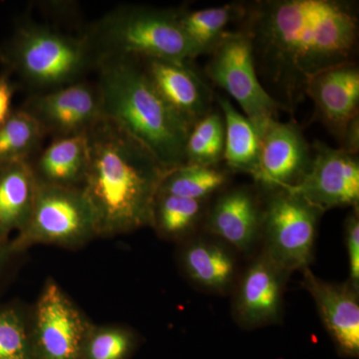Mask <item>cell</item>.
<instances>
[{
  "instance_id": "16",
  "label": "cell",
  "mask_w": 359,
  "mask_h": 359,
  "mask_svg": "<svg viewBox=\"0 0 359 359\" xmlns=\"http://www.w3.org/2000/svg\"><path fill=\"white\" fill-rule=\"evenodd\" d=\"M285 273L266 255L250 264L241 280L235 299L236 314L243 325L257 327L278 320Z\"/></svg>"
},
{
  "instance_id": "5",
  "label": "cell",
  "mask_w": 359,
  "mask_h": 359,
  "mask_svg": "<svg viewBox=\"0 0 359 359\" xmlns=\"http://www.w3.org/2000/svg\"><path fill=\"white\" fill-rule=\"evenodd\" d=\"M82 34L98 60L121 56L191 62L199 56L182 29L177 9L117 7L89 25Z\"/></svg>"
},
{
  "instance_id": "3",
  "label": "cell",
  "mask_w": 359,
  "mask_h": 359,
  "mask_svg": "<svg viewBox=\"0 0 359 359\" xmlns=\"http://www.w3.org/2000/svg\"><path fill=\"white\" fill-rule=\"evenodd\" d=\"M96 70L103 118L140 142L167 171L185 165L192 128L163 100L141 61L108 56L99 59Z\"/></svg>"
},
{
  "instance_id": "9",
  "label": "cell",
  "mask_w": 359,
  "mask_h": 359,
  "mask_svg": "<svg viewBox=\"0 0 359 359\" xmlns=\"http://www.w3.org/2000/svg\"><path fill=\"white\" fill-rule=\"evenodd\" d=\"M90 327L67 294L49 280L35 309L32 339L35 359H82Z\"/></svg>"
},
{
  "instance_id": "17",
  "label": "cell",
  "mask_w": 359,
  "mask_h": 359,
  "mask_svg": "<svg viewBox=\"0 0 359 359\" xmlns=\"http://www.w3.org/2000/svg\"><path fill=\"white\" fill-rule=\"evenodd\" d=\"M263 205L247 187L226 191L212 205L208 216V229L240 250L252 247L262 230Z\"/></svg>"
},
{
  "instance_id": "12",
  "label": "cell",
  "mask_w": 359,
  "mask_h": 359,
  "mask_svg": "<svg viewBox=\"0 0 359 359\" xmlns=\"http://www.w3.org/2000/svg\"><path fill=\"white\" fill-rule=\"evenodd\" d=\"M308 174L292 190L320 211L337 207L358 208V155L316 142Z\"/></svg>"
},
{
  "instance_id": "30",
  "label": "cell",
  "mask_w": 359,
  "mask_h": 359,
  "mask_svg": "<svg viewBox=\"0 0 359 359\" xmlns=\"http://www.w3.org/2000/svg\"><path fill=\"white\" fill-rule=\"evenodd\" d=\"M18 85L7 71L0 73V127L13 112V99Z\"/></svg>"
},
{
  "instance_id": "1",
  "label": "cell",
  "mask_w": 359,
  "mask_h": 359,
  "mask_svg": "<svg viewBox=\"0 0 359 359\" xmlns=\"http://www.w3.org/2000/svg\"><path fill=\"white\" fill-rule=\"evenodd\" d=\"M240 30L252 47L257 75L280 109L306 98L318 73L354 61L358 13L347 0H261L245 4Z\"/></svg>"
},
{
  "instance_id": "21",
  "label": "cell",
  "mask_w": 359,
  "mask_h": 359,
  "mask_svg": "<svg viewBox=\"0 0 359 359\" xmlns=\"http://www.w3.org/2000/svg\"><path fill=\"white\" fill-rule=\"evenodd\" d=\"M245 13L244 4H226L208 8L177 9L182 29L192 42L196 50L210 54L233 21L241 20Z\"/></svg>"
},
{
  "instance_id": "7",
  "label": "cell",
  "mask_w": 359,
  "mask_h": 359,
  "mask_svg": "<svg viewBox=\"0 0 359 359\" xmlns=\"http://www.w3.org/2000/svg\"><path fill=\"white\" fill-rule=\"evenodd\" d=\"M93 237V214L82 189L39 182L29 221L9 244L16 252L39 244L76 247Z\"/></svg>"
},
{
  "instance_id": "11",
  "label": "cell",
  "mask_w": 359,
  "mask_h": 359,
  "mask_svg": "<svg viewBox=\"0 0 359 359\" xmlns=\"http://www.w3.org/2000/svg\"><path fill=\"white\" fill-rule=\"evenodd\" d=\"M313 148L294 122L271 120L259 135V162L255 181L266 191L292 189L306 177Z\"/></svg>"
},
{
  "instance_id": "28",
  "label": "cell",
  "mask_w": 359,
  "mask_h": 359,
  "mask_svg": "<svg viewBox=\"0 0 359 359\" xmlns=\"http://www.w3.org/2000/svg\"><path fill=\"white\" fill-rule=\"evenodd\" d=\"M0 359H35L32 337L13 309H0Z\"/></svg>"
},
{
  "instance_id": "15",
  "label": "cell",
  "mask_w": 359,
  "mask_h": 359,
  "mask_svg": "<svg viewBox=\"0 0 359 359\" xmlns=\"http://www.w3.org/2000/svg\"><path fill=\"white\" fill-rule=\"evenodd\" d=\"M304 285L316 302L323 325L340 355L358 358L359 302L358 290L349 283L320 280L304 269Z\"/></svg>"
},
{
  "instance_id": "23",
  "label": "cell",
  "mask_w": 359,
  "mask_h": 359,
  "mask_svg": "<svg viewBox=\"0 0 359 359\" xmlns=\"http://www.w3.org/2000/svg\"><path fill=\"white\" fill-rule=\"evenodd\" d=\"M45 133L41 125L22 108L13 109L0 127V163L32 162L41 151Z\"/></svg>"
},
{
  "instance_id": "4",
  "label": "cell",
  "mask_w": 359,
  "mask_h": 359,
  "mask_svg": "<svg viewBox=\"0 0 359 359\" xmlns=\"http://www.w3.org/2000/svg\"><path fill=\"white\" fill-rule=\"evenodd\" d=\"M0 65L35 95L84 80L96 69L98 57L83 34L23 20L0 46Z\"/></svg>"
},
{
  "instance_id": "18",
  "label": "cell",
  "mask_w": 359,
  "mask_h": 359,
  "mask_svg": "<svg viewBox=\"0 0 359 359\" xmlns=\"http://www.w3.org/2000/svg\"><path fill=\"white\" fill-rule=\"evenodd\" d=\"M37 186L32 163H0V245L7 244L11 235L25 228L34 207Z\"/></svg>"
},
{
  "instance_id": "26",
  "label": "cell",
  "mask_w": 359,
  "mask_h": 359,
  "mask_svg": "<svg viewBox=\"0 0 359 359\" xmlns=\"http://www.w3.org/2000/svg\"><path fill=\"white\" fill-rule=\"evenodd\" d=\"M203 204L204 201L159 193L153 212L152 226L165 237H181L199 221Z\"/></svg>"
},
{
  "instance_id": "31",
  "label": "cell",
  "mask_w": 359,
  "mask_h": 359,
  "mask_svg": "<svg viewBox=\"0 0 359 359\" xmlns=\"http://www.w3.org/2000/svg\"><path fill=\"white\" fill-rule=\"evenodd\" d=\"M340 147L351 154L358 155L359 150V116L354 118L351 124L347 127L346 133L344 135Z\"/></svg>"
},
{
  "instance_id": "32",
  "label": "cell",
  "mask_w": 359,
  "mask_h": 359,
  "mask_svg": "<svg viewBox=\"0 0 359 359\" xmlns=\"http://www.w3.org/2000/svg\"><path fill=\"white\" fill-rule=\"evenodd\" d=\"M13 250H11V244L9 242L7 244L0 245V262L4 261V257L11 254Z\"/></svg>"
},
{
  "instance_id": "24",
  "label": "cell",
  "mask_w": 359,
  "mask_h": 359,
  "mask_svg": "<svg viewBox=\"0 0 359 359\" xmlns=\"http://www.w3.org/2000/svg\"><path fill=\"white\" fill-rule=\"evenodd\" d=\"M228 181V171L219 166L185 164L168 170L159 193L205 201Z\"/></svg>"
},
{
  "instance_id": "25",
  "label": "cell",
  "mask_w": 359,
  "mask_h": 359,
  "mask_svg": "<svg viewBox=\"0 0 359 359\" xmlns=\"http://www.w3.org/2000/svg\"><path fill=\"white\" fill-rule=\"evenodd\" d=\"M224 121L221 110L212 109L189 132L185 164L219 166L224 161Z\"/></svg>"
},
{
  "instance_id": "10",
  "label": "cell",
  "mask_w": 359,
  "mask_h": 359,
  "mask_svg": "<svg viewBox=\"0 0 359 359\" xmlns=\"http://www.w3.org/2000/svg\"><path fill=\"white\" fill-rule=\"evenodd\" d=\"M21 108L53 139L86 134L103 118L98 87L85 80L32 95Z\"/></svg>"
},
{
  "instance_id": "14",
  "label": "cell",
  "mask_w": 359,
  "mask_h": 359,
  "mask_svg": "<svg viewBox=\"0 0 359 359\" xmlns=\"http://www.w3.org/2000/svg\"><path fill=\"white\" fill-rule=\"evenodd\" d=\"M140 61L146 75L163 100L191 128L211 112L214 101L212 90L193 69L190 62L159 59Z\"/></svg>"
},
{
  "instance_id": "29",
  "label": "cell",
  "mask_w": 359,
  "mask_h": 359,
  "mask_svg": "<svg viewBox=\"0 0 359 359\" xmlns=\"http://www.w3.org/2000/svg\"><path fill=\"white\" fill-rule=\"evenodd\" d=\"M346 240L348 250L349 273L351 285L358 290L359 285V218L358 208L347 217L346 223Z\"/></svg>"
},
{
  "instance_id": "22",
  "label": "cell",
  "mask_w": 359,
  "mask_h": 359,
  "mask_svg": "<svg viewBox=\"0 0 359 359\" xmlns=\"http://www.w3.org/2000/svg\"><path fill=\"white\" fill-rule=\"evenodd\" d=\"M183 263L194 282L210 290L226 289L235 273L231 255L221 245L205 241H198L187 248Z\"/></svg>"
},
{
  "instance_id": "6",
  "label": "cell",
  "mask_w": 359,
  "mask_h": 359,
  "mask_svg": "<svg viewBox=\"0 0 359 359\" xmlns=\"http://www.w3.org/2000/svg\"><path fill=\"white\" fill-rule=\"evenodd\" d=\"M268 192L262 218L264 255L285 273L308 268L323 212L292 189Z\"/></svg>"
},
{
  "instance_id": "13",
  "label": "cell",
  "mask_w": 359,
  "mask_h": 359,
  "mask_svg": "<svg viewBox=\"0 0 359 359\" xmlns=\"http://www.w3.org/2000/svg\"><path fill=\"white\" fill-rule=\"evenodd\" d=\"M306 97L314 104V116L340 143L359 116L358 65L351 61L318 73L309 82Z\"/></svg>"
},
{
  "instance_id": "27",
  "label": "cell",
  "mask_w": 359,
  "mask_h": 359,
  "mask_svg": "<svg viewBox=\"0 0 359 359\" xmlns=\"http://www.w3.org/2000/svg\"><path fill=\"white\" fill-rule=\"evenodd\" d=\"M133 346L130 332L117 327H90L82 359H125Z\"/></svg>"
},
{
  "instance_id": "20",
  "label": "cell",
  "mask_w": 359,
  "mask_h": 359,
  "mask_svg": "<svg viewBox=\"0 0 359 359\" xmlns=\"http://www.w3.org/2000/svg\"><path fill=\"white\" fill-rule=\"evenodd\" d=\"M217 101L224 121V161L229 169L254 177L259 162V132L229 99L217 96Z\"/></svg>"
},
{
  "instance_id": "8",
  "label": "cell",
  "mask_w": 359,
  "mask_h": 359,
  "mask_svg": "<svg viewBox=\"0 0 359 359\" xmlns=\"http://www.w3.org/2000/svg\"><path fill=\"white\" fill-rule=\"evenodd\" d=\"M210 54L205 74L237 101L261 135L271 120L278 119L280 107L259 80L247 35L228 30Z\"/></svg>"
},
{
  "instance_id": "2",
  "label": "cell",
  "mask_w": 359,
  "mask_h": 359,
  "mask_svg": "<svg viewBox=\"0 0 359 359\" xmlns=\"http://www.w3.org/2000/svg\"><path fill=\"white\" fill-rule=\"evenodd\" d=\"M89 163L82 191L96 237H114L152 226L167 170L140 142L102 118L86 133Z\"/></svg>"
},
{
  "instance_id": "19",
  "label": "cell",
  "mask_w": 359,
  "mask_h": 359,
  "mask_svg": "<svg viewBox=\"0 0 359 359\" xmlns=\"http://www.w3.org/2000/svg\"><path fill=\"white\" fill-rule=\"evenodd\" d=\"M30 163L39 183L81 189L89 163L86 134L53 139Z\"/></svg>"
}]
</instances>
